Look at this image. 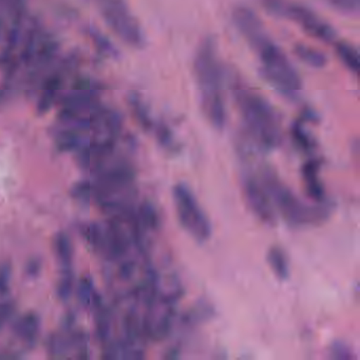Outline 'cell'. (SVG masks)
Wrapping results in <instances>:
<instances>
[{"label":"cell","mask_w":360,"mask_h":360,"mask_svg":"<svg viewBox=\"0 0 360 360\" xmlns=\"http://www.w3.org/2000/svg\"><path fill=\"white\" fill-rule=\"evenodd\" d=\"M231 91L243 124V139L259 150L277 148L282 142V128L275 108L239 79L231 83Z\"/></svg>","instance_id":"obj_1"},{"label":"cell","mask_w":360,"mask_h":360,"mask_svg":"<svg viewBox=\"0 0 360 360\" xmlns=\"http://www.w3.org/2000/svg\"><path fill=\"white\" fill-rule=\"evenodd\" d=\"M193 75L204 117L214 129L222 130L227 120L224 70L214 37H207L200 43L193 58Z\"/></svg>","instance_id":"obj_2"},{"label":"cell","mask_w":360,"mask_h":360,"mask_svg":"<svg viewBox=\"0 0 360 360\" xmlns=\"http://www.w3.org/2000/svg\"><path fill=\"white\" fill-rule=\"evenodd\" d=\"M248 43L258 56L263 79L286 98L296 100L299 98L302 90L300 75L286 54L267 34V31L257 35Z\"/></svg>","instance_id":"obj_3"},{"label":"cell","mask_w":360,"mask_h":360,"mask_svg":"<svg viewBox=\"0 0 360 360\" xmlns=\"http://www.w3.org/2000/svg\"><path fill=\"white\" fill-rule=\"evenodd\" d=\"M261 179L269 191L276 212L281 214L290 225L307 226L319 222L326 216L322 207L307 205L301 201L271 170H263Z\"/></svg>","instance_id":"obj_4"},{"label":"cell","mask_w":360,"mask_h":360,"mask_svg":"<svg viewBox=\"0 0 360 360\" xmlns=\"http://www.w3.org/2000/svg\"><path fill=\"white\" fill-rule=\"evenodd\" d=\"M261 5L271 15L283 18L300 27L309 37L333 43L336 39V31L316 12L294 0H260Z\"/></svg>","instance_id":"obj_5"},{"label":"cell","mask_w":360,"mask_h":360,"mask_svg":"<svg viewBox=\"0 0 360 360\" xmlns=\"http://www.w3.org/2000/svg\"><path fill=\"white\" fill-rule=\"evenodd\" d=\"M172 202L182 229L200 243L210 240L212 235V222L195 193L186 184L179 183L174 187Z\"/></svg>","instance_id":"obj_6"},{"label":"cell","mask_w":360,"mask_h":360,"mask_svg":"<svg viewBox=\"0 0 360 360\" xmlns=\"http://www.w3.org/2000/svg\"><path fill=\"white\" fill-rule=\"evenodd\" d=\"M103 14L109 26L126 43L136 48L145 45V35L140 24L122 0H105Z\"/></svg>","instance_id":"obj_7"},{"label":"cell","mask_w":360,"mask_h":360,"mask_svg":"<svg viewBox=\"0 0 360 360\" xmlns=\"http://www.w3.org/2000/svg\"><path fill=\"white\" fill-rule=\"evenodd\" d=\"M242 187L244 198L252 214L264 224H275L277 212L261 176L257 178L254 174H246L243 178Z\"/></svg>","instance_id":"obj_8"},{"label":"cell","mask_w":360,"mask_h":360,"mask_svg":"<svg viewBox=\"0 0 360 360\" xmlns=\"http://www.w3.org/2000/svg\"><path fill=\"white\" fill-rule=\"evenodd\" d=\"M54 248H56V258L60 267L58 295L63 300H66L70 297L73 286V248L70 239L65 233H60L54 242Z\"/></svg>","instance_id":"obj_9"},{"label":"cell","mask_w":360,"mask_h":360,"mask_svg":"<svg viewBox=\"0 0 360 360\" xmlns=\"http://www.w3.org/2000/svg\"><path fill=\"white\" fill-rule=\"evenodd\" d=\"M41 322L39 318L35 314L29 313L20 317L15 324V335L25 345H32L37 341L39 336Z\"/></svg>","instance_id":"obj_10"},{"label":"cell","mask_w":360,"mask_h":360,"mask_svg":"<svg viewBox=\"0 0 360 360\" xmlns=\"http://www.w3.org/2000/svg\"><path fill=\"white\" fill-rule=\"evenodd\" d=\"M267 263H269V269L278 279L285 281L290 278V261L282 248H278V246L269 248V252H267Z\"/></svg>","instance_id":"obj_11"},{"label":"cell","mask_w":360,"mask_h":360,"mask_svg":"<svg viewBox=\"0 0 360 360\" xmlns=\"http://www.w3.org/2000/svg\"><path fill=\"white\" fill-rule=\"evenodd\" d=\"M294 53L301 62L313 68H323L328 62L326 54L304 44H297L294 47Z\"/></svg>","instance_id":"obj_12"},{"label":"cell","mask_w":360,"mask_h":360,"mask_svg":"<svg viewBox=\"0 0 360 360\" xmlns=\"http://www.w3.org/2000/svg\"><path fill=\"white\" fill-rule=\"evenodd\" d=\"M318 164L314 161L309 162L303 169V179L309 195L315 201H321L324 197L323 188L318 176Z\"/></svg>","instance_id":"obj_13"},{"label":"cell","mask_w":360,"mask_h":360,"mask_svg":"<svg viewBox=\"0 0 360 360\" xmlns=\"http://www.w3.org/2000/svg\"><path fill=\"white\" fill-rule=\"evenodd\" d=\"M336 53L341 62L351 72L357 75L360 68V58L358 50L351 44L338 43L336 45Z\"/></svg>","instance_id":"obj_14"},{"label":"cell","mask_w":360,"mask_h":360,"mask_svg":"<svg viewBox=\"0 0 360 360\" xmlns=\"http://www.w3.org/2000/svg\"><path fill=\"white\" fill-rule=\"evenodd\" d=\"M292 136H294L295 142L300 146L303 150H311L313 148L315 142L311 134H309L304 127V115L301 119H299L296 123L292 126Z\"/></svg>","instance_id":"obj_15"},{"label":"cell","mask_w":360,"mask_h":360,"mask_svg":"<svg viewBox=\"0 0 360 360\" xmlns=\"http://www.w3.org/2000/svg\"><path fill=\"white\" fill-rule=\"evenodd\" d=\"M335 11L345 15H357L360 10V0H320Z\"/></svg>","instance_id":"obj_16"},{"label":"cell","mask_w":360,"mask_h":360,"mask_svg":"<svg viewBox=\"0 0 360 360\" xmlns=\"http://www.w3.org/2000/svg\"><path fill=\"white\" fill-rule=\"evenodd\" d=\"M14 311V305L10 294H0V330L7 324Z\"/></svg>","instance_id":"obj_17"},{"label":"cell","mask_w":360,"mask_h":360,"mask_svg":"<svg viewBox=\"0 0 360 360\" xmlns=\"http://www.w3.org/2000/svg\"><path fill=\"white\" fill-rule=\"evenodd\" d=\"M330 355L335 359H351L353 357L351 349L343 343L339 342L333 345L332 349H330Z\"/></svg>","instance_id":"obj_18"}]
</instances>
